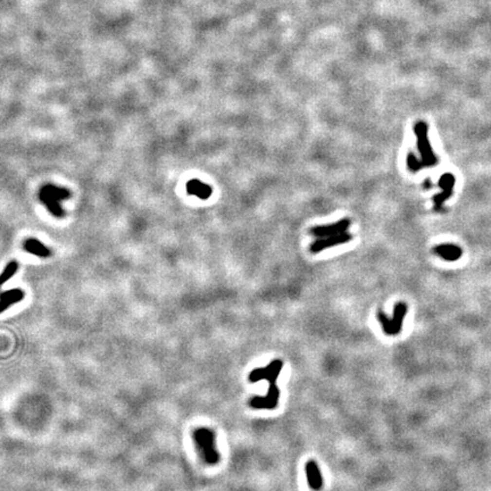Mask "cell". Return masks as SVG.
<instances>
[{"mask_svg": "<svg viewBox=\"0 0 491 491\" xmlns=\"http://www.w3.org/2000/svg\"><path fill=\"white\" fill-rule=\"evenodd\" d=\"M283 368V362L280 360L272 361L266 367L256 368L252 371L249 380L258 382L260 380L269 381V390L264 397H254L250 400V406L256 409H274L276 407L280 398V390L276 385V380L280 372Z\"/></svg>", "mask_w": 491, "mask_h": 491, "instance_id": "cell-1", "label": "cell"}, {"mask_svg": "<svg viewBox=\"0 0 491 491\" xmlns=\"http://www.w3.org/2000/svg\"><path fill=\"white\" fill-rule=\"evenodd\" d=\"M194 439L201 458L207 464L214 465L219 460V453L215 446V435L207 428L195 430Z\"/></svg>", "mask_w": 491, "mask_h": 491, "instance_id": "cell-2", "label": "cell"}, {"mask_svg": "<svg viewBox=\"0 0 491 491\" xmlns=\"http://www.w3.org/2000/svg\"><path fill=\"white\" fill-rule=\"evenodd\" d=\"M407 313V306L404 303H399L395 306L394 316L392 318L388 317L387 315L382 311L378 313V320L382 325V329L389 336H396V334L400 333L402 329V323H404L405 315Z\"/></svg>", "mask_w": 491, "mask_h": 491, "instance_id": "cell-3", "label": "cell"}, {"mask_svg": "<svg viewBox=\"0 0 491 491\" xmlns=\"http://www.w3.org/2000/svg\"><path fill=\"white\" fill-rule=\"evenodd\" d=\"M416 138H418V149L421 152L422 164L424 166H432L436 164V158L433 155L432 149L430 147V142L428 139V127L423 122H419L414 127Z\"/></svg>", "mask_w": 491, "mask_h": 491, "instance_id": "cell-4", "label": "cell"}, {"mask_svg": "<svg viewBox=\"0 0 491 491\" xmlns=\"http://www.w3.org/2000/svg\"><path fill=\"white\" fill-rule=\"evenodd\" d=\"M350 223L351 222L349 218H343L339 222L332 223V224L314 226V228L309 230V233L317 239L329 238V236H338L341 235V233L347 232L350 226Z\"/></svg>", "mask_w": 491, "mask_h": 491, "instance_id": "cell-5", "label": "cell"}, {"mask_svg": "<svg viewBox=\"0 0 491 491\" xmlns=\"http://www.w3.org/2000/svg\"><path fill=\"white\" fill-rule=\"evenodd\" d=\"M353 239V236L349 235L348 232L341 233V235L329 236V238H323V239H317L316 241H314L309 246V252L311 254H318L321 252H323L325 249L332 248L334 246H339L343 245V243L349 242L350 240Z\"/></svg>", "mask_w": 491, "mask_h": 491, "instance_id": "cell-6", "label": "cell"}, {"mask_svg": "<svg viewBox=\"0 0 491 491\" xmlns=\"http://www.w3.org/2000/svg\"><path fill=\"white\" fill-rule=\"evenodd\" d=\"M39 199L40 201L42 202V205L48 209L50 214L55 216V218H62L65 216L66 213L62 207V205H60V200L54 197L53 195L48 194V192L43 190V189H41L39 192Z\"/></svg>", "mask_w": 491, "mask_h": 491, "instance_id": "cell-7", "label": "cell"}, {"mask_svg": "<svg viewBox=\"0 0 491 491\" xmlns=\"http://www.w3.org/2000/svg\"><path fill=\"white\" fill-rule=\"evenodd\" d=\"M187 192L188 195L195 196L201 200H206L211 197L213 194V189L209 184H206L204 182H201L198 179H192V180H189L187 182Z\"/></svg>", "mask_w": 491, "mask_h": 491, "instance_id": "cell-8", "label": "cell"}, {"mask_svg": "<svg viewBox=\"0 0 491 491\" xmlns=\"http://www.w3.org/2000/svg\"><path fill=\"white\" fill-rule=\"evenodd\" d=\"M24 297L25 293L22 289H11L0 293V314L7 310L13 305L21 303Z\"/></svg>", "mask_w": 491, "mask_h": 491, "instance_id": "cell-9", "label": "cell"}, {"mask_svg": "<svg viewBox=\"0 0 491 491\" xmlns=\"http://www.w3.org/2000/svg\"><path fill=\"white\" fill-rule=\"evenodd\" d=\"M306 476L307 481L309 487L313 490H320L322 488V484H323V477H322L321 470L316 462L314 460H309L306 464Z\"/></svg>", "mask_w": 491, "mask_h": 491, "instance_id": "cell-10", "label": "cell"}, {"mask_svg": "<svg viewBox=\"0 0 491 491\" xmlns=\"http://www.w3.org/2000/svg\"><path fill=\"white\" fill-rule=\"evenodd\" d=\"M23 249L25 250L26 253L32 254V255L42 257V258H46V257H49L52 255V250H50L48 247L43 245L41 241L36 239H28L25 240L24 243H23Z\"/></svg>", "mask_w": 491, "mask_h": 491, "instance_id": "cell-11", "label": "cell"}, {"mask_svg": "<svg viewBox=\"0 0 491 491\" xmlns=\"http://www.w3.org/2000/svg\"><path fill=\"white\" fill-rule=\"evenodd\" d=\"M454 183H455V180H454L453 175H450V174H445L441 179H440L439 185L442 188L443 192L441 195H438L435 198L436 199L435 201H436V206H438V207H440L442 202L445 201V199L448 197L450 194H452Z\"/></svg>", "mask_w": 491, "mask_h": 491, "instance_id": "cell-12", "label": "cell"}, {"mask_svg": "<svg viewBox=\"0 0 491 491\" xmlns=\"http://www.w3.org/2000/svg\"><path fill=\"white\" fill-rule=\"evenodd\" d=\"M435 252L438 254L440 257H442L443 259L447 260H456L459 258L460 255H462V250H460L457 246L453 245H441L436 247Z\"/></svg>", "mask_w": 491, "mask_h": 491, "instance_id": "cell-13", "label": "cell"}, {"mask_svg": "<svg viewBox=\"0 0 491 491\" xmlns=\"http://www.w3.org/2000/svg\"><path fill=\"white\" fill-rule=\"evenodd\" d=\"M41 189H43V190L48 192V194L53 195L54 197L57 198L60 201L66 200V199L71 198V196H72L71 195V191L69 190V189L58 187V185H55V184H46V185H43Z\"/></svg>", "mask_w": 491, "mask_h": 491, "instance_id": "cell-14", "label": "cell"}, {"mask_svg": "<svg viewBox=\"0 0 491 491\" xmlns=\"http://www.w3.org/2000/svg\"><path fill=\"white\" fill-rule=\"evenodd\" d=\"M18 270V263L16 262V260H12V262H9L7 265L5 266L4 271L0 273V289H1V287L4 286L7 281L11 280L12 277L15 275Z\"/></svg>", "mask_w": 491, "mask_h": 491, "instance_id": "cell-15", "label": "cell"}, {"mask_svg": "<svg viewBox=\"0 0 491 491\" xmlns=\"http://www.w3.org/2000/svg\"><path fill=\"white\" fill-rule=\"evenodd\" d=\"M407 165H408L409 170L413 171V172L421 170V168L423 167L422 162L419 161V159L416 157L414 154H412V152L411 154H408V156H407Z\"/></svg>", "mask_w": 491, "mask_h": 491, "instance_id": "cell-16", "label": "cell"}]
</instances>
